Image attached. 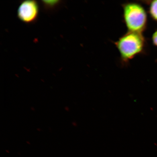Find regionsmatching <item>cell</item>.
Instances as JSON below:
<instances>
[{
    "label": "cell",
    "instance_id": "6da1fadb",
    "mask_svg": "<svg viewBox=\"0 0 157 157\" xmlns=\"http://www.w3.org/2000/svg\"><path fill=\"white\" fill-rule=\"evenodd\" d=\"M121 60L127 63L144 50L145 40L142 33L129 31L115 43Z\"/></svg>",
    "mask_w": 157,
    "mask_h": 157
},
{
    "label": "cell",
    "instance_id": "7a4b0ae2",
    "mask_svg": "<svg viewBox=\"0 0 157 157\" xmlns=\"http://www.w3.org/2000/svg\"><path fill=\"white\" fill-rule=\"evenodd\" d=\"M123 18L129 31L142 33L146 28L147 15L140 4L128 2L123 5Z\"/></svg>",
    "mask_w": 157,
    "mask_h": 157
},
{
    "label": "cell",
    "instance_id": "3957f363",
    "mask_svg": "<svg viewBox=\"0 0 157 157\" xmlns=\"http://www.w3.org/2000/svg\"><path fill=\"white\" fill-rule=\"evenodd\" d=\"M39 12V3L36 1H23L21 3L17 9V17L25 23L32 24L38 20Z\"/></svg>",
    "mask_w": 157,
    "mask_h": 157
},
{
    "label": "cell",
    "instance_id": "277c9868",
    "mask_svg": "<svg viewBox=\"0 0 157 157\" xmlns=\"http://www.w3.org/2000/svg\"><path fill=\"white\" fill-rule=\"evenodd\" d=\"M40 2L43 9L49 13L58 10L64 3L61 1H41Z\"/></svg>",
    "mask_w": 157,
    "mask_h": 157
},
{
    "label": "cell",
    "instance_id": "5b68a950",
    "mask_svg": "<svg viewBox=\"0 0 157 157\" xmlns=\"http://www.w3.org/2000/svg\"><path fill=\"white\" fill-rule=\"evenodd\" d=\"M149 11L152 18L154 20L157 21V0L151 2Z\"/></svg>",
    "mask_w": 157,
    "mask_h": 157
},
{
    "label": "cell",
    "instance_id": "8992f818",
    "mask_svg": "<svg viewBox=\"0 0 157 157\" xmlns=\"http://www.w3.org/2000/svg\"><path fill=\"white\" fill-rule=\"evenodd\" d=\"M152 40L153 44L155 46L157 47V31H155L153 34Z\"/></svg>",
    "mask_w": 157,
    "mask_h": 157
}]
</instances>
